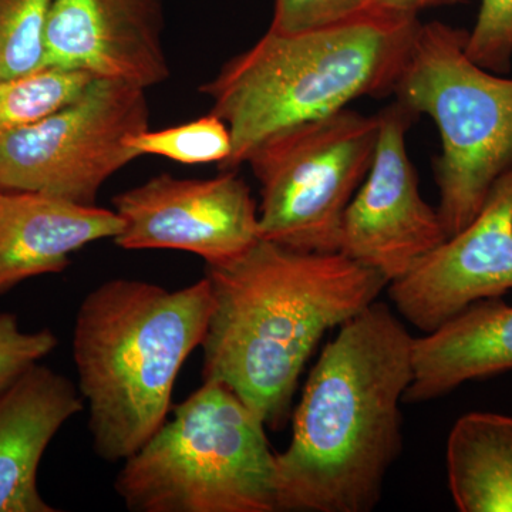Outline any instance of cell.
<instances>
[{
	"mask_svg": "<svg viewBox=\"0 0 512 512\" xmlns=\"http://www.w3.org/2000/svg\"><path fill=\"white\" fill-rule=\"evenodd\" d=\"M205 276L214 305L202 379L224 383L274 430L288 423L320 339L389 285L342 252L298 251L262 238L231 261L205 265Z\"/></svg>",
	"mask_w": 512,
	"mask_h": 512,
	"instance_id": "obj_1",
	"label": "cell"
},
{
	"mask_svg": "<svg viewBox=\"0 0 512 512\" xmlns=\"http://www.w3.org/2000/svg\"><path fill=\"white\" fill-rule=\"evenodd\" d=\"M413 336L386 303L340 326L322 350L276 453L279 511L369 512L403 450L400 404Z\"/></svg>",
	"mask_w": 512,
	"mask_h": 512,
	"instance_id": "obj_2",
	"label": "cell"
},
{
	"mask_svg": "<svg viewBox=\"0 0 512 512\" xmlns=\"http://www.w3.org/2000/svg\"><path fill=\"white\" fill-rule=\"evenodd\" d=\"M212 305L205 275L175 291L117 278L87 293L74 322L73 360L101 460L126 461L163 426L175 379L202 345Z\"/></svg>",
	"mask_w": 512,
	"mask_h": 512,
	"instance_id": "obj_3",
	"label": "cell"
},
{
	"mask_svg": "<svg viewBox=\"0 0 512 512\" xmlns=\"http://www.w3.org/2000/svg\"><path fill=\"white\" fill-rule=\"evenodd\" d=\"M416 16L367 9L328 28L268 29L254 46L202 84L210 113L228 124L234 171L266 138L348 109L360 97L394 93L417 30Z\"/></svg>",
	"mask_w": 512,
	"mask_h": 512,
	"instance_id": "obj_4",
	"label": "cell"
},
{
	"mask_svg": "<svg viewBox=\"0 0 512 512\" xmlns=\"http://www.w3.org/2000/svg\"><path fill=\"white\" fill-rule=\"evenodd\" d=\"M265 423L220 382H204L123 461L114 490L133 512L279 511Z\"/></svg>",
	"mask_w": 512,
	"mask_h": 512,
	"instance_id": "obj_5",
	"label": "cell"
},
{
	"mask_svg": "<svg viewBox=\"0 0 512 512\" xmlns=\"http://www.w3.org/2000/svg\"><path fill=\"white\" fill-rule=\"evenodd\" d=\"M466 40V30L420 23L393 93L439 128L434 177L448 238L476 218L494 185L512 171V79L474 63Z\"/></svg>",
	"mask_w": 512,
	"mask_h": 512,
	"instance_id": "obj_6",
	"label": "cell"
},
{
	"mask_svg": "<svg viewBox=\"0 0 512 512\" xmlns=\"http://www.w3.org/2000/svg\"><path fill=\"white\" fill-rule=\"evenodd\" d=\"M379 114L343 109L266 138L247 161L259 185V234L305 252H339L343 215L372 165Z\"/></svg>",
	"mask_w": 512,
	"mask_h": 512,
	"instance_id": "obj_7",
	"label": "cell"
},
{
	"mask_svg": "<svg viewBox=\"0 0 512 512\" xmlns=\"http://www.w3.org/2000/svg\"><path fill=\"white\" fill-rule=\"evenodd\" d=\"M147 128V90L93 79L62 109L0 136V188L94 205L103 185L140 158L126 143Z\"/></svg>",
	"mask_w": 512,
	"mask_h": 512,
	"instance_id": "obj_8",
	"label": "cell"
},
{
	"mask_svg": "<svg viewBox=\"0 0 512 512\" xmlns=\"http://www.w3.org/2000/svg\"><path fill=\"white\" fill-rule=\"evenodd\" d=\"M414 117L399 101L380 111L375 157L340 228L339 252L389 284L448 238L439 211L421 197L407 154L406 133Z\"/></svg>",
	"mask_w": 512,
	"mask_h": 512,
	"instance_id": "obj_9",
	"label": "cell"
},
{
	"mask_svg": "<svg viewBox=\"0 0 512 512\" xmlns=\"http://www.w3.org/2000/svg\"><path fill=\"white\" fill-rule=\"evenodd\" d=\"M121 229L113 239L127 251L175 249L222 264L261 239L248 184L234 171L210 180L160 174L111 200Z\"/></svg>",
	"mask_w": 512,
	"mask_h": 512,
	"instance_id": "obj_10",
	"label": "cell"
},
{
	"mask_svg": "<svg viewBox=\"0 0 512 512\" xmlns=\"http://www.w3.org/2000/svg\"><path fill=\"white\" fill-rule=\"evenodd\" d=\"M512 291V171L466 228L447 238L412 271L387 285L404 320L423 333L471 303Z\"/></svg>",
	"mask_w": 512,
	"mask_h": 512,
	"instance_id": "obj_11",
	"label": "cell"
},
{
	"mask_svg": "<svg viewBox=\"0 0 512 512\" xmlns=\"http://www.w3.org/2000/svg\"><path fill=\"white\" fill-rule=\"evenodd\" d=\"M164 0H53L45 67L148 90L170 77Z\"/></svg>",
	"mask_w": 512,
	"mask_h": 512,
	"instance_id": "obj_12",
	"label": "cell"
},
{
	"mask_svg": "<svg viewBox=\"0 0 512 512\" xmlns=\"http://www.w3.org/2000/svg\"><path fill=\"white\" fill-rule=\"evenodd\" d=\"M120 229L114 210L0 188V295L66 271L74 252L116 238Z\"/></svg>",
	"mask_w": 512,
	"mask_h": 512,
	"instance_id": "obj_13",
	"label": "cell"
},
{
	"mask_svg": "<svg viewBox=\"0 0 512 512\" xmlns=\"http://www.w3.org/2000/svg\"><path fill=\"white\" fill-rule=\"evenodd\" d=\"M77 384L37 365L0 394V512H55L37 488V471L50 441L82 413Z\"/></svg>",
	"mask_w": 512,
	"mask_h": 512,
	"instance_id": "obj_14",
	"label": "cell"
},
{
	"mask_svg": "<svg viewBox=\"0 0 512 512\" xmlns=\"http://www.w3.org/2000/svg\"><path fill=\"white\" fill-rule=\"evenodd\" d=\"M512 370V306L501 298L471 303L413 342V380L404 403L440 399L464 383Z\"/></svg>",
	"mask_w": 512,
	"mask_h": 512,
	"instance_id": "obj_15",
	"label": "cell"
},
{
	"mask_svg": "<svg viewBox=\"0 0 512 512\" xmlns=\"http://www.w3.org/2000/svg\"><path fill=\"white\" fill-rule=\"evenodd\" d=\"M448 488L461 512H512V417L464 414L446 446Z\"/></svg>",
	"mask_w": 512,
	"mask_h": 512,
	"instance_id": "obj_16",
	"label": "cell"
},
{
	"mask_svg": "<svg viewBox=\"0 0 512 512\" xmlns=\"http://www.w3.org/2000/svg\"><path fill=\"white\" fill-rule=\"evenodd\" d=\"M93 79L89 74L57 67L0 79V136L62 109Z\"/></svg>",
	"mask_w": 512,
	"mask_h": 512,
	"instance_id": "obj_17",
	"label": "cell"
},
{
	"mask_svg": "<svg viewBox=\"0 0 512 512\" xmlns=\"http://www.w3.org/2000/svg\"><path fill=\"white\" fill-rule=\"evenodd\" d=\"M138 157L158 156L187 165L227 163L232 153V134L228 124L215 114L190 123L140 131L127 140Z\"/></svg>",
	"mask_w": 512,
	"mask_h": 512,
	"instance_id": "obj_18",
	"label": "cell"
},
{
	"mask_svg": "<svg viewBox=\"0 0 512 512\" xmlns=\"http://www.w3.org/2000/svg\"><path fill=\"white\" fill-rule=\"evenodd\" d=\"M53 0H0V79L45 67V30Z\"/></svg>",
	"mask_w": 512,
	"mask_h": 512,
	"instance_id": "obj_19",
	"label": "cell"
},
{
	"mask_svg": "<svg viewBox=\"0 0 512 512\" xmlns=\"http://www.w3.org/2000/svg\"><path fill=\"white\" fill-rule=\"evenodd\" d=\"M466 53L485 70L510 72L512 0H481L476 25L467 32Z\"/></svg>",
	"mask_w": 512,
	"mask_h": 512,
	"instance_id": "obj_20",
	"label": "cell"
},
{
	"mask_svg": "<svg viewBox=\"0 0 512 512\" xmlns=\"http://www.w3.org/2000/svg\"><path fill=\"white\" fill-rule=\"evenodd\" d=\"M59 346L50 329L25 332L15 313L0 312V394Z\"/></svg>",
	"mask_w": 512,
	"mask_h": 512,
	"instance_id": "obj_21",
	"label": "cell"
},
{
	"mask_svg": "<svg viewBox=\"0 0 512 512\" xmlns=\"http://www.w3.org/2000/svg\"><path fill=\"white\" fill-rule=\"evenodd\" d=\"M369 8V0H275L274 18L269 29L279 33L338 25Z\"/></svg>",
	"mask_w": 512,
	"mask_h": 512,
	"instance_id": "obj_22",
	"label": "cell"
},
{
	"mask_svg": "<svg viewBox=\"0 0 512 512\" xmlns=\"http://www.w3.org/2000/svg\"><path fill=\"white\" fill-rule=\"evenodd\" d=\"M458 2L460 0H369V8L417 18L421 10L456 5Z\"/></svg>",
	"mask_w": 512,
	"mask_h": 512,
	"instance_id": "obj_23",
	"label": "cell"
}]
</instances>
